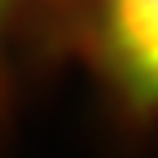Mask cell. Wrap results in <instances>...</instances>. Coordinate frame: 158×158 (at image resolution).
Segmentation results:
<instances>
[{
    "label": "cell",
    "mask_w": 158,
    "mask_h": 158,
    "mask_svg": "<svg viewBox=\"0 0 158 158\" xmlns=\"http://www.w3.org/2000/svg\"><path fill=\"white\" fill-rule=\"evenodd\" d=\"M106 66L141 106H158V0H101Z\"/></svg>",
    "instance_id": "1"
}]
</instances>
